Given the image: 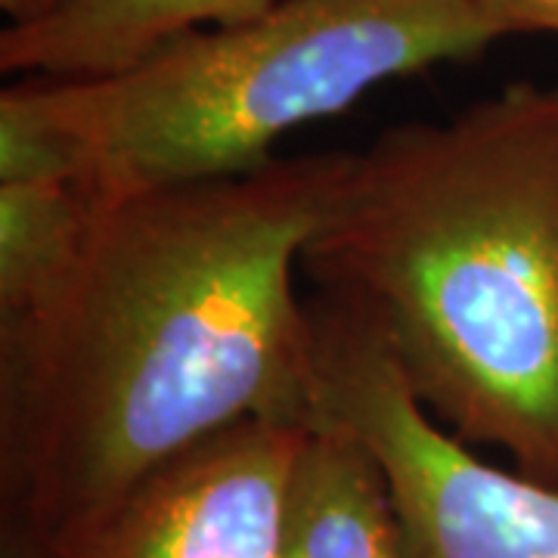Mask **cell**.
I'll list each match as a JSON object with an SVG mask.
<instances>
[{
	"label": "cell",
	"instance_id": "10",
	"mask_svg": "<svg viewBox=\"0 0 558 558\" xmlns=\"http://www.w3.org/2000/svg\"><path fill=\"white\" fill-rule=\"evenodd\" d=\"M0 558H57L47 534L20 509H0Z\"/></svg>",
	"mask_w": 558,
	"mask_h": 558
},
{
	"label": "cell",
	"instance_id": "4",
	"mask_svg": "<svg viewBox=\"0 0 558 558\" xmlns=\"http://www.w3.org/2000/svg\"><path fill=\"white\" fill-rule=\"evenodd\" d=\"M317 410L373 447L410 558H558V487L490 465L432 416L379 332L336 301H307Z\"/></svg>",
	"mask_w": 558,
	"mask_h": 558
},
{
	"label": "cell",
	"instance_id": "8",
	"mask_svg": "<svg viewBox=\"0 0 558 558\" xmlns=\"http://www.w3.org/2000/svg\"><path fill=\"white\" fill-rule=\"evenodd\" d=\"M97 196L78 183H0V323L53 299L78 267Z\"/></svg>",
	"mask_w": 558,
	"mask_h": 558
},
{
	"label": "cell",
	"instance_id": "9",
	"mask_svg": "<svg viewBox=\"0 0 558 558\" xmlns=\"http://www.w3.org/2000/svg\"><path fill=\"white\" fill-rule=\"evenodd\" d=\"M497 38L521 32L558 35V0H478Z\"/></svg>",
	"mask_w": 558,
	"mask_h": 558
},
{
	"label": "cell",
	"instance_id": "1",
	"mask_svg": "<svg viewBox=\"0 0 558 558\" xmlns=\"http://www.w3.org/2000/svg\"><path fill=\"white\" fill-rule=\"evenodd\" d=\"M348 156L97 199L65 286L0 323V509L53 537L230 425L317 418L295 274Z\"/></svg>",
	"mask_w": 558,
	"mask_h": 558
},
{
	"label": "cell",
	"instance_id": "5",
	"mask_svg": "<svg viewBox=\"0 0 558 558\" xmlns=\"http://www.w3.org/2000/svg\"><path fill=\"white\" fill-rule=\"evenodd\" d=\"M311 422L245 418L161 462L97 515L53 534L57 558H277L292 462Z\"/></svg>",
	"mask_w": 558,
	"mask_h": 558
},
{
	"label": "cell",
	"instance_id": "6",
	"mask_svg": "<svg viewBox=\"0 0 558 558\" xmlns=\"http://www.w3.org/2000/svg\"><path fill=\"white\" fill-rule=\"evenodd\" d=\"M277 558H410L379 457L323 410L292 462Z\"/></svg>",
	"mask_w": 558,
	"mask_h": 558
},
{
	"label": "cell",
	"instance_id": "3",
	"mask_svg": "<svg viewBox=\"0 0 558 558\" xmlns=\"http://www.w3.org/2000/svg\"><path fill=\"white\" fill-rule=\"evenodd\" d=\"M478 0H277L196 28L119 72L13 84L97 199L242 178L301 124L339 116L385 81L484 53Z\"/></svg>",
	"mask_w": 558,
	"mask_h": 558
},
{
	"label": "cell",
	"instance_id": "7",
	"mask_svg": "<svg viewBox=\"0 0 558 558\" xmlns=\"http://www.w3.org/2000/svg\"><path fill=\"white\" fill-rule=\"evenodd\" d=\"M277 0H60L40 20L7 25L0 69L35 78L119 72L171 38L252 20Z\"/></svg>",
	"mask_w": 558,
	"mask_h": 558
},
{
	"label": "cell",
	"instance_id": "2",
	"mask_svg": "<svg viewBox=\"0 0 558 558\" xmlns=\"http://www.w3.org/2000/svg\"><path fill=\"white\" fill-rule=\"evenodd\" d=\"M301 270L450 435L558 487V81L351 153Z\"/></svg>",
	"mask_w": 558,
	"mask_h": 558
},
{
	"label": "cell",
	"instance_id": "11",
	"mask_svg": "<svg viewBox=\"0 0 558 558\" xmlns=\"http://www.w3.org/2000/svg\"><path fill=\"white\" fill-rule=\"evenodd\" d=\"M60 0H0V10L7 13L10 25L40 20L44 13H50Z\"/></svg>",
	"mask_w": 558,
	"mask_h": 558
}]
</instances>
